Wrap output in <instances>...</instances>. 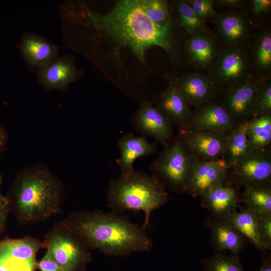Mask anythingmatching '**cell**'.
I'll return each instance as SVG.
<instances>
[{
    "mask_svg": "<svg viewBox=\"0 0 271 271\" xmlns=\"http://www.w3.org/2000/svg\"><path fill=\"white\" fill-rule=\"evenodd\" d=\"M94 26L119 46L129 48L142 62L147 50L163 49L171 57L176 54L173 24L159 25L151 21L138 0H122L104 14H92Z\"/></svg>",
    "mask_w": 271,
    "mask_h": 271,
    "instance_id": "cell-1",
    "label": "cell"
},
{
    "mask_svg": "<svg viewBox=\"0 0 271 271\" xmlns=\"http://www.w3.org/2000/svg\"><path fill=\"white\" fill-rule=\"evenodd\" d=\"M61 222L89 250H98L107 255L125 256L152 247L145 229L119 213L75 211Z\"/></svg>",
    "mask_w": 271,
    "mask_h": 271,
    "instance_id": "cell-2",
    "label": "cell"
},
{
    "mask_svg": "<svg viewBox=\"0 0 271 271\" xmlns=\"http://www.w3.org/2000/svg\"><path fill=\"white\" fill-rule=\"evenodd\" d=\"M10 212L22 225L47 220L62 209V182L46 167L37 166L19 171L7 196Z\"/></svg>",
    "mask_w": 271,
    "mask_h": 271,
    "instance_id": "cell-3",
    "label": "cell"
},
{
    "mask_svg": "<svg viewBox=\"0 0 271 271\" xmlns=\"http://www.w3.org/2000/svg\"><path fill=\"white\" fill-rule=\"evenodd\" d=\"M107 199L113 212L143 211L145 218L142 227L146 229L152 212L166 203L169 196L165 185L155 175L134 170L110 182Z\"/></svg>",
    "mask_w": 271,
    "mask_h": 271,
    "instance_id": "cell-4",
    "label": "cell"
},
{
    "mask_svg": "<svg viewBox=\"0 0 271 271\" xmlns=\"http://www.w3.org/2000/svg\"><path fill=\"white\" fill-rule=\"evenodd\" d=\"M198 160L177 136L164 146L159 157L153 162L152 169L154 175L165 185L176 192L185 193Z\"/></svg>",
    "mask_w": 271,
    "mask_h": 271,
    "instance_id": "cell-5",
    "label": "cell"
},
{
    "mask_svg": "<svg viewBox=\"0 0 271 271\" xmlns=\"http://www.w3.org/2000/svg\"><path fill=\"white\" fill-rule=\"evenodd\" d=\"M43 242L46 252L65 271H84L92 260L82 241L62 222L54 225Z\"/></svg>",
    "mask_w": 271,
    "mask_h": 271,
    "instance_id": "cell-6",
    "label": "cell"
},
{
    "mask_svg": "<svg viewBox=\"0 0 271 271\" xmlns=\"http://www.w3.org/2000/svg\"><path fill=\"white\" fill-rule=\"evenodd\" d=\"M249 45L222 49L208 75L220 91L237 86L252 77Z\"/></svg>",
    "mask_w": 271,
    "mask_h": 271,
    "instance_id": "cell-7",
    "label": "cell"
},
{
    "mask_svg": "<svg viewBox=\"0 0 271 271\" xmlns=\"http://www.w3.org/2000/svg\"><path fill=\"white\" fill-rule=\"evenodd\" d=\"M229 179L246 186H270L271 154L270 148L252 149L238 159L228 170Z\"/></svg>",
    "mask_w": 271,
    "mask_h": 271,
    "instance_id": "cell-8",
    "label": "cell"
},
{
    "mask_svg": "<svg viewBox=\"0 0 271 271\" xmlns=\"http://www.w3.org/2000/svg\"><path fill=\"white\" fill-rule=\"evenodd\" d=\"M43 242L30 236L0 241V271H35Z\"/></svg>",
    "mask_w": 271,
    "mask_h": 271,
    "instance_id": "cell-9",
    "label": "cell"
},
{
    "mask_svg": "<svg viewBox=\"0 0 271 271\" xmlns=\"http://www.w3.org/2000/svg\"><path fill=\"white\" fill-rule=\"evenodd\" d=\"M251 77L242 84L220 91V102L236 124L254 117L257 97L265 79Z\"/></svg>",
    "mask_w": 271,
    "mask_h": 271,
    "instance_id": "cell-10",
    "label": "cell"
},
{
    "mask_svg": "<svg viewBox=\"0 0 271 271\" xmlns=\"http://www.w3.org/2000/svg\"><path fill=\"white\" fill-rule=\"evenodd\" d=\"M213 19V36L222 49L249 45L251 24L245 12L240 10L217 12Z\"/></svg>",
    "mask_w": 271,
    "mask_h": 271,
    "instance_id": "cell-11",
    "label": "cell"
},
{
    "mask_svg": "<svg viewBox=\"0 0 271 271\" xmlns=\"http://www.w3.org/2000/svg\"><path fill=\"white\" fill-rule=\"evenodd\" d=\"M177 137L199 160L224 158L228 133L198 129L187 126L178 129Z\"/></svg>",
    "mask_w": 271,
    "mask_h": 271,
    "instance_id": "cell-12",
    "label": "cell"
},
{
    "mask_svg": "<svg viewBox=\"0 0 271 271\" xmlns=\"http://www.w3.org/2000/svg\"><path fill=\"white\" fill-rule=\"evenodd\" d=\"M131 124L138 132L153 138L164 146L173 139L171 122L158 106L147 101L141 103Z\"/></svg>",
    "mask_w": 271,
    "mask_h": 271,
    "instance_id": "cell-13",
    "label": "cell"
},
{
    "mask_svg": "<svg viewBox=\"0 0 271 271\" xmlns=\"http://www.w3.org/2000/svg\"><path fill=\"white\" fill-rule=\"evenodd\" d=\"M229 166L225 160H198L187 185L185 193L200 196L210 188L230 183Z\"/></svg>",
    "mask_w": 271,
    "mask_h": 271,
    "instance_id": "cell-14",
    "label": "cell"
},
{
    "mask_svg": "<svg viewBox=\"0 0 271 271\" xmlns=\"http://www.w3.org/2000/svg\"><path fill=\"white\" fill-rule=\"evenodd\" d=\"M173 82L189 105L195 109L216 99L220 92L208 74H187Z\"/></svg>",
    "mask_w": 271,
    "mask_h": 271,
    "instance_id": "cell-15",
    "label": "cell"
},
{
    "mask_svg": "<svg viewBox=\"0 0 271 271\" xmlns=\"http://www.w3.org/2000/svg\"><path fill=\"white\" fill-rule=\"evenodd\" d=\"M235 125V122L220 100L215 99L192 111L186 126L228 133Z\"/></svg>",
    "mask_w": 271,
    "mask_h": 271,
    "instance_id": "cell-16",
    "label": "cell"
},
{
    "mask_svg": "<svg viewBox=\"0 0 271 271\" xmlns=\"http://www.w3.org/2000/svg\"><path fill=\"white\" fill-rule=\"evenodd\" d=\"M222 48L213 34H196L185 42V52L189 63L198 70H208L214 66Z\"/></svg>",
    "mask_w": 271,
    "mask_h": 271,
    "instance_id": "cell-17",
    "label": "cell"
},
{
    "mask_svg": "<svg viewBox=\"0 0 271 271\" xmlns=\"http://www.w3.org/2000/svg\"><path fill=\"white\" fill-rule=\"evenodd\" d=\"M20 49L27 64L32 68L43 69L58 57L59 48L41 36L31 32L23 34Z\"/></svg>",
    "mask_w": 271,
    "mask_h": 271,
    "instance_id": "cell-18",
    "label": "cell"
},
{
    "mask_svg": "<svg viewBox=\"0 0 271 271\" xmlns=\"http://www.w3.org/2000/svg\"><path fill=\"white\" fill-rule=\"evenodd\" d=\"M78 75L74 61L70 56L57 57L38 73L39 81L43 87L59 90L66 89Z\"/></svg>",
    "mask_w": 271,
    "mask_h": 271,
    "instance_id": "cell-19",
    "label": "cell"
},
{
    "mask_svg": "<svg viewBox=\"0 0 271 271\" xmlns=\"http://www.w3.org/2000/svg\"><path fill=\"white\" fill-rule=\"evenodd\" d=\"M200 197L202 205L221 220L236 210L240 201L237 191L230 183L210 188Z\"/></svg>",
    "mask_w": 271,
    "mask_h": 271,
    "instance_id": "cell-20",
    "label": "cell"
},
{
    "mask_svg": "<svg viewBox=\"0 0 271 271\" xmlns=\"http://www.w3.org/2000/svg\"><path fill=\"white\" fill-rule=\"evenodd\" d=\"M157 106L177 129L187 125L192 113L174 82L163 92Z\"/></svg>",
    "mask_w": 271,
    "mask_h": 271,
    "instance_id": "cell-21",
    "label": "cell"
},
{
    "mask_svg": "<svg viewBox=\"0 0 271 271\" xmlns=\"http://www.w3.org/2000/svg\"><path fill=\"white\" fill-rule=\"evenodd\" d=\"M120 152L118 163L121 174H128L134 171L135 160L141 157L153 155L157 152L155 144L149 142L144 137L135 136L132 133L123 136L118 140Z\"/></svg>",
    "mask_w": 271,
    "mask_h": 271,
    "instance_id": "cell-22",
    "label": "cell"
},
{
    "mask_svg": "<svg viewBox=\"0 0 271 271\" xmlns=\"http://www.w3.org/2000/svg\"><path fill=\"white\" fill-rule=\"evenodd\" d=\"M249 47L252 72L257 78L269 75L271 70V32L269 29L260 30L251 35Z\"/></svg>",
    "mask_w": 271,
    "mask_h": 271,
    "instance_id": "cell-23",
    "label": "cell"
},
{
    "mask_svg": "<svg viewBox=\"0 0 271 271\" xmlns=\"http://www.w3.org/2000/svg\"><path fill=\"white\" fill-rule=\"evenodd\" d=\"M212 229L211 241L217 252L229 250L238 255L243 244V236L225 221L215 219L209 223Z\"/></svg>",
    "mask_w": 271,
    "mask_h": 271,
    "instance_id": "cell-24",
    "label": "cell"
},
{
    "mask_svg": "<svg viewBox=\"0 0 271 271\" xmlns=\"http://www.w3.org/2000/svg\"><path fill=\"white\" fill-rule=\"evenodd\" d=\"M223 220L247 238L256 248L265 251L258 233L254 212L247 208L239 212L235 210L229 214Z\"/></svg>",
    "mask_w": 271,
    "mask_h": 271,
    "instance_id": "cell-25",
    "label": "cell"
},
{
    "mask_svg": "<svg viewBox=\"0 0 271 271\" xmlns=\"http://www.w3.org/2000/svg\"><path fill=\"white\" fill-rule=\"evenodd\" d=\"M249 121L236 124L228 132L226 149L223 159L229 168L236 160L246 155L253 149L250 147L247 138Z\"/></svg>",
    "mask_w": 271,
    "mask_h": 271,
    "instance_id": "cell-26",
    "label": "cell"
},
{
    "mask_svg": "<svg viewBox=\"0 0 271 271\" xmlns=\"http://www.w3.org/2000/svg\"><path fill=\"white\" fill-rule=\"evenodd\" d=\"M247 138L251 148L264 150L270 148L271 144V115L255 116L249 121Z\"/></svg>",
    "mask_w": 271,
    "mask_h": 271,
    "instance_id": "cell-27",
    "label": "cell"
},
{
    "mask_svg": "<svg viewBox=\"0 0 271 271\" xmlns=\"http://www.w3.org/2000/svg\"><path fill=\"white\" fill-rule=\"evenodd\" d=\"M174 14L176 23L189 37L199 34H212L206 21L199 19L185 1L176 2Z\"/></svg>",
    "mask_w": 271,
    "mask_h": 271,
    "instance_id": "cell-28",
    "label": "cell"
},
{
    "mask_svg": "<svg viewBox=\"0 0 271 271\" xmlns=\"http://www.w3.org/2000/svg\"><path fill=\"white\" fill-rule=\"evenodd\" d=\"M241 201L255 213H271L270 186H246Z\"/></svg>",
    "mask_w": 271,
    "mask_h": 271,
    "instance_id": "cell-29",
    "label": "cell"
},
{
    "mask_svg": "<svg viewBox=\"0 0 271 271\" xmlns=\"http://www.w3.org/2000/svg\"><path fill=\"white\" fill-rule=\"evenodd\" d=\"M203 271H244L238 255L217 252L201 261Z\"/></svg>",
    "mask_w": 271,
    "mask_h": 271,
    "instance_id": "cell-30",
    "label": "cell"
},
{
    "mask_svg": "<svg viewBox=\"0 0 271 271\" xmlns=\"http://www.w3.org/2000/svg\"><path fill=\"white\" fill-rule=\"evenodd\" d=\"M142 11L153 23L159 25L173 24L168 3L163 0H138Z\"/></svg>",
    "mask_w": 271,
    "mask_h": 271,
    "instance_id": "cell-31",
    "label": "cell"
},
{
    "mask_svg": "<svg viewBox=\"0 0 271 271\" xmlns=\"http://www.w3.org/2000/svg\"><path fill=\"white\" fill-rule=\"evenodd\" d=\"M263 114L271 115V84L268 80L262 83L255 106L254 117Z\"/></svg>",
    "mask_w": 271,
    "mask_h": 271,
    "instance_id": "cell-32",
    "label": "cell"
},
{
    "mask_svg": "<svg viewBox=\"0 0 271 271\" xmlns=\"http://www.w3.org/2000/svg\"><path fill=\"white\" fill-rule=\"evenodd\" d=\"M195 14L200 19L206 21L213 19L217 12L214 8V0H185Z\"/></svg>",
    "mask_w": 271,
    "mask_h": 271,
    "instance_id": "cell-33",
    "label": "cell"
},
{
    "mask_svg": "<svg viewBox=\"0 0 271 271\" xmlns=\"http://www.w3.org/2000/svg\"><path fill=\"white\" fill-rule=\"evenodd\" d=\"M257 228L265 251L271 248V213H255Z\"/></svg>",
    "mask_w": 271,
    "mask_h": 271,
    "instance_id": "cell-34",
    "label": "cell"
},
{
    "mask_svg": "<svg viewBox=\"0 0 271 271\" xmlns=\"http://www.w3.org/2000/svg\"><path fill=\"white\" fill-rule=\"evenodd\" d=\"M37 268L40 271H65L46 252L43 257L37 261Z\"/></svg>",
    "mask_w": 271,
    "mask_h": 271,
    "instance_id": "cell-35",
    "label": "cell"
},
{
    "mask_svg": "<svg viewBox=\"0 0 271 271\" xmlns=\"http://www.w3.org/2000/svg\"><path fill=\"white\" fill-rule=\"evenodd\" d=\"M251 7L253 13L256 15H260L270 10L271 1L253 0L251 2Z\"/></svg>",
    "mask_w": 271,
    "mask_h": 271,
    "instance_id": "cell-36",
    "label": "cell"
},
{
    "mask_svg": "<svg viewBox=\"0 0 271 271\" xmlns=\"http://www.w3.org/2000/svg\"><path fill=\"white\" fill-rule=\"evenodd\" d=\"M245 1L242 0H216L214 5L218 7L230 9H236L241 7Z\"/></svg>",
    "mask_w": 271,
    "mask_h": 271,
    "instance_id": "cell-37",
    "label": "cell"
},
{
    "mask_svg": "<svg viewBox=\"0 0 271 271\" xmlns=\"http://www.w3.org/2000/svg\"><path fill=\"white\" fill-rule=\"evenodd\" d=\"M10 212L9 202L0 205V234L5 229L8 215Z\"/></svg>",
    "mask_w": 271,
    "mask_h": 271,
    "instance_id": "cell-38",
    "label": "cell"
},
{
    "mask_svg": "<svg viewBox=\"0 0 271 271\" xmlns=\"http://www.w3.org/2000/svg\"><path fill=\"white\" fill-rule=\"evenodd\" d=\"M8 143V135L5 127L0 122V154L5 150Z\"/></svg>",
    "mask_w": 271,
    "mask_h": 271,
    "instance_id": "cell-39",
    "label": "cell"
},
{
    "mask_svg": "<svg viewBox=\"0 0 271 271\" xmlns=\"http://www.w3.org/2000/svg\"><path fill=\"white\" fill-rule=\"evenodd\" d=\"M258 271H271L270 257L266 255L262 257L261 266Z\"/></svg>",
    "mask_w": 271,
    "mask_h": 271,
    "instance_id": "cell-40",
    "label": "cell"
},
{
    "mask_svg": "<svg viewBox=\"0 0 271 271\" xmlns=\"http://www.w3.org/2000/svg\"><path fill=\"white\" fill-rule=\"evenodd\" d=\"M3 178L2 175L0 174V205L4 204L8 202V200L7 196H4L2 195L1 191V187L3 184Z\"/></svg>",
    "mask_w": 271,
    "mask_h": 271,
    "instance_id": "cell-41",
    "label": "cell"
}]
</instances>
